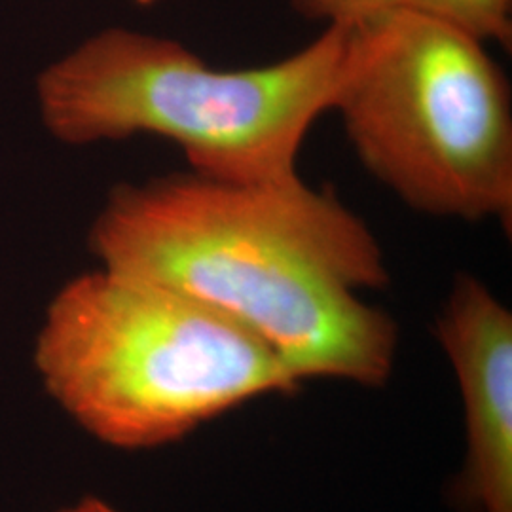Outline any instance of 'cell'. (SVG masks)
<instances>
[{"mask_svg":"<svg viewBox=\"0 0 512 512\" xmlns=\"http://www.w3.org/2000/svg\"><path fill=\"white\" fill-rule=\"evenodd\" d=\"M97 266L186 294L264 342L304 380L384 385L399 327L363 291L389 283L384 249L332 192L232 184L192 171L120 183L88 232Z\"/></svg>","mask_w":512,"mask_h":512,"instance_id":"1","label":"cell"},{"mask_svg":"<svg viewBox=\"0 0 512 512\" xmlns=\"http://www.w3.org/2000/svg\"><path fill=\"white\" fill-rule=\"evenodd\" d=\"M349 44L351 25H329L272 65L224 71L173 38L109 27L40 71L38 118L65 147L154 135L207 179L296 183L298 152L330 110Z\"/></svg>","mask_w":512,"mask_h":512,"instance_id":"2","label":"cell"},{"mask_svg":"<svg viewBox=\"0 0 512 512\" xmlns=\"http://www.w3.org/2000/svg\"><path fill=\"white\" fill-rule=\"evenodd\" d=\"M33 365L57 406L118 450L160 448L300 387L272 349L219 311L103 266L52 296Z\"/></svg>","mask_w":512,"mask_h":512,"instance_id":"3","label":"cell"},{"mask_svg":"<svg viewBox=\"0 0 512 512\" xmlns=\"http://www.w3.org/2000/svg\"><path fill=\"white\" fill-rule=\"evenodd\" d=\"M330 110L406 207L511 232V86L484 44L408 6L353 23Z\"/></svg>","mask_w":512,"mask_h":512,"instance_id":"4","label":"cell"},{"mask_svg":"<svg viewBox=\"0 0 512 512\" xmlns=\"http://www.w3.org/2000/svg\"><path fill=\"white\" fill-rule=\"evenodd\" d=\"M458 380L467 456L456 497L473 512H512V313L488 285L459 274L437 319Z\"/></svg>","mask_w":512,"mask_h":512,"instance_id":"5","label":"cell"},{"mask_svg":"<svg viewBox=\"0 0 512 512\" xmlns=\"http://www.w3.org/2000/svg\"><path fill=\"white\" fill-rule=\"evenodd\" d=\"M425 16L439 19L480 44L511 48L512 0H406Z\"/></svg>","mask_w":512,"mask_h":512,"instance_id":"6","label":"cell"},{"mask_svg":"<svg viewBox=\"0 0 512 512\" xmlns=\"http://www.w3.org/2000/svg\"><path fill=\"white\" fill-rule=\"evenodd\" d=\"M406 0H291L294 12L308 21L329 25H353L389 10L401 8Z\"/></svg>","mask_w":512,"mask_h":512,"instance_id":"7","label":"cell"},{"mask_svg":"<svg viewBox=\"0 0 512 512\" xmlns=\"http://www.w3.org/2000/svg\"><path fill=\"white\" fill-rule=\"evenodd\" d=\"M57 512H118L114 507H110L107 501L99 499V497H84L78 503H74L71 507H65Z\"/></svg>","mask_w":512,"mask_h":512,"instance_id":"8","label":"cell"},{"mask_svg":"<svg viewBox=\"0 0 512 512\" xmlns=\"http://www.w3.org/2000/svg\"><path fill=\"white\" fill-rule=\"evenodd\" d=\"M135 4H139V6H150V4H156L158 0H133Z\"/></svg>","mask_w":512,"mask_h":512,"instance_id":"9","label":"cell"}]
</instances>
